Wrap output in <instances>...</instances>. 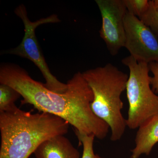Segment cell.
<instances>
[{
    "instance_id": "6da1fadb",
    "label": "cell",
    "mask_w": 158,
    "mask_h": 158,
    "mask_svg": "<svg viewBox=\"0 0 158 158\" xmlns=\"http://www.w3.org/2000/svg\"><path fill=\"white\" fill-rule=\"evenodd\" d=\"M0 83L17 90L22 97V104L32 105L39 112L60 117L81 134L93 135L100 140L107 135L110 127L91 110L93 93L81 72L69 80L67 90L60 94L34 80L19 65L2 63L0 66Z\"/></svg>"
},
{
    "instance_id": "7a4b0ae2",
    "label": "cell",
    "mask_w": 158,
    "mask_h": 158,
    "mask_svg": "<svg viewBox=\"0 0 158 158\" xmlns=\"http://www.w3.org/2000/svg\"><path fill=\"white\" fill-rule=\"evenodd\" d=\"M69 126L55 115L32 113L15 105L0 113V158H28L44 141L68 133Z\"/></svg>"
},
{
    "instance_id": "3957f363",
    "label": "cell",
    "mask_w": 158,
    "mask_h": 158,
    "mask_svg": "<svg viewBox=\"0 0 158 158\" xmlns=\"http://www.w3.org/2000/svg\"><path fill=\"white\" fill-rule=\"evenodd\" d=\"M82 74L93 93L91 110L109 126L110 140L118 141L127 127L126 119L121 113L123 103L121 95L126 89L129 76L110 63L88 69Z\"/></svg>"
},
{
    "instance_id": "277c9868",
    "label": "cell",
    "mask_w": 158,
    "mask_h": 158,
    "mask_svg": "<svg viewBox=\"0 0 158 158\" xmlns=\"http://www.w3.org/2000/svg\"><path fill=\"white\" fill-rule=\"evenodd\" d=\"M122 63L129 70L126 89L129 104L127 125L135 130L158 114V96L150 88L148 64L138 62L130 56Z\"/></svg>"
},
{
    "instance_id": "5b68a950",
    "label": "cell",
    "mask_w": 158,
    "mask_h": 158,
    "mask_svg": "<svg viewBox=\"0 0 158 158\" xmlns=\"http://www.w3.org/2000/svg\"><path fill=\"white\" fill-rule=\"evenodd\" d=\"M15 13L22 20L24 25L25 34L20 44L16 47L4 51L3 54L15 55L31 60L38 67L45 79L44 85L49 90L57 93H63L67 90L68 85L59 81L51 73L49 68L40 50L35 30L44 24L60 22L58 15H52L48 17L32 22L28 17L25 6L20 5L15 10Z\"/></svg>"
},
{
    "instance_id": "8992f818",
    "label": "cell",
    "mask_w": 158,
    "mask_h": 158,
    "mask_svg": "<svg viewBox=\"0 0 158 158\" xmlns=\"http://www.w3.org/2000/svg\"><path fill=\"white\" fill-rule=\"evenodd\" d=\"M124 47L139 62H158V40L141 20L127 11L124 19Z\"/></svg>"
},
{
    "instance_id": "52a82bcc",
    "label": "cell",
    "mask_w": 158,
    "mask_h": 158,
    "mask_svg": "<svg viewBox=\"0 0 158 158\" xmlns=\"http://www.w3.org/2000/svg\"><path fill=\"white\" fill-rule=\"evenodd\" d=\"M101 15L100 36L110 55L116 56L124 47V19L127 13L123 0H95Z\"/></svg>"
},
{
    "instance_id": "ba28073f",
    "label": "cell",
    "mask_w": 158,
    "mask_h": 158,
    "mask_svg": "<svg viewBox=\"0 0 158 158\" xmlns=\"http://www.w3.org/2000/svg\"><path fill=\"white\" fill-rule=\"evenodd\" d=\"M34 154L36 158H80L78 150L64 135L54 136L44 141Z\"/></svg>"
},
{
    "instance_id": "9c48e42d",
    "label": "cell",
    "mask_w": 158,
    "mask_h": 158,
    "mask_svg": "<svg viewBox=\"0 0 158 158\" xmlns=\"http://www.w3.org/2000/svg\"><path fill=\"white\" fill-rule=\"evenodd\" d=\"M158 142V114L151 117L138 128L135 138V146L131 150V158L141 155H149Z\"/></svg>"
},
{
    "instance_id": "30bf717a",
    "label": "cell",
    "mask_w": 158,
    "mask_h": 158,
    "mask_svg": "<svg viewBox=\"0 0 158 158\" xmlns=\"http://www.w3.org/2000/svg\"><path fill=\"white\" fill-rule=\"evenodd\" d=\"M21 97L18 92L11 86L0 85V113L10 110L15 106V102Z\"/></svg>"
},
{
    "instance_id": "8fae6325",
    "label": "cell",
    "mask_w": 158,
    "mask_h": 158,
    "mask_svg": "<svg viewBox=\"0 0 158 158\" xmlns=\"http://www.w3.org/2000/svg\"><path fill=\"white\" fill-rule=\"evenodd\" d=\"M80 143L83 146V154L81 158H104L96 154L94 151L93 145L95 136L93 135L81 134L75 130Z\"/></svg>"
},
{
    "instance_id": "7c38bea8",
    "label": "cell",
    "mask_w": 158,
    "mask_h": 158,
    "mask_svg": "<svg viewBox=\"0 0 158 158\" xmlns=\"http://www.w3.org/2000/svg\"><path fill=\"white\" fill-rule=\"evenodd\" d=\"M149 2L148 10L140 19L151 30L158 40V11L154 7L153 0Z\"/></svg>"
},
{
    "instance_id": "4fadbf2b",
    "label": "cell",
    "mask_w": 158,
    "mask_h": 158,
    "mask_svg": "<svg viewBox=\"0 0 158 158\" xmlns=\"http://www.w3.org/2000/svg\"><path fill=\"white\" fill-rule=\"evenodd\" d=\"M127 11L140 19L148 10L150 6L148 0H123Z\"/></svg>"
},
{
    "instance_id": "5bb4252c",
    "label": "cell",
    "mask_w": 158,
    "mask_h": 158,
    "mask_svg": "<svg viewBox=\"0 0 158 158\" xmlns=\"http://www.w3.org/2000/svg\"><path fill=\"white\" fill-rule=\"evenodd\" d=\"M150 71L151 72L152 77H150V84L152 90L158 93V62H152L148 64Z\"/></svg>"
},
{
    "instance_id": "9a60e30c",
    "label": "cell",
    "mask_w": 158,
    "mask_h": 158,
    "mask_svg": "<svg viewBox=\"0 0 158 158\" xmlns=\"http://www.w3.org/2000/svg\"><path fill=\"white\" fill-rule=\"evenodd\" d=\"M153 4L156 10L158 11V0H153Z\"/></svg>"
}]
</instances>
